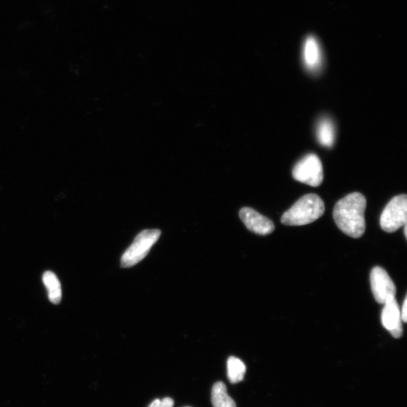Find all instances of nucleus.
Listing matches in <instances>:
<instances>
[{
    "label": "nucleus",
    "mask_w": 407,
    "mask_h": 407,
    "mask_svg": "<svg viewBox=\"0 0 407 407\" xmlns=\"http://www.w3.org/2000/svg\"><path fill=\"white\" fill-rule=\"evenodd\" d=\"M302 60L308 71L318 73L323 65V52L318 39L313 36L308 37L302 47Z\"/></svg>",
    "instance_id": "1a4fd4ad"
},
{
    "label": "nucleus",
    "mask_w": 407,
    "mask_h": 407,
    "mask_svg": "<svg viewBox=\"0 0 407 407\" xmlns=\"http://www.w3.org/2000/svg\"><path fill=\"white\" fill-rule=\"evenodd\" d=\"M227 367L228 378L231 383L236 384L243 379L246 373V366L240 359L234 356L230 357L228 359Z\"/></svg>",
    "instance_id": "ddd939ff"
},
{
    "label": "nucleus",
    "mask_w": 407,
    "mask_h": 407,
    "mask_svg": "<svg viewBox=\"0 0 407 407\" xmlns=\"http://www.w3.org/2000/svg\"><path fill=\"white\" fill-rule=\"evenodd\" d=\"M161 236L159 229H145L136 236L121 258L122 268H130L142 261Z\"/></svg>",
    "instance_id": "7ed1b4c3"
},
{
    "label": "nucleus",
    "mask_w": 407,
    "mask_h": 407,
    "mask_svg": "<svg viewBox=\"0 0 407 407\" xmlns=\"http://www.w3.org/2000/svg\"><path fill=\"white\" fill-rule=\"evenodd\" d=\"M212 401L214 407H236V403L227 392L225 384L217 382L214 384L212 392Z\"/></svg>",
    "instance_id": "f8f14e48"
},
{
    "label": "nucleus",
    "mask_w": 407,
    "mask_h": 407,
    "mask_svg": "<svg viewBox=\"0 0 407 407\" xmlns=\"http://www.w3.org/2000/svg\"><path fill=\"white\" fill-rule=\"evenodd\" d=\"M185 407H190V406H185Z\"/></svg>",
    "instance_id": "f3484780"
},
{
    "label": "nucleus",
    "mask_w": 407,
    "mask_h": 407,
    "mask_svg": "<svg viewBox=\"0 0 407 407\" xmlns=\"http://www.w3.org/2000/svg\"><path fill=\"white\" fill-rule=\"evenodd\" d=\"M325 212V206L321 197L313 193L305 195L287 210L282 217V223L286 226H304L319 219Z\"/></svg>",
    "instance_id": "f03ea898"
},
{
    "label": "nucleus",
    "mask_w": 407,
    "mask_h": 407,
    "mask_svg": "<svg viewBox=\"0 0 407 407\" xmlns=\"http://www.w3.org/2000/svg\"><path fill=\"white\" fill-rule=\"evenodd\" d=\"M406 231H407V227H406V225H404V236H405L406 239L407 238Z\"/></svg>",
    "instance_id": "dca6fc26"
},
{
    "label": "nucleus",
    "mask_w": 407,
    "mask_h": 407,
    "mask_svg": "<svg viewBox=\"0 0 407 407\" xmlns=\"http://www.w3.org/2000/svg\"><path fill=\"white\" fill-rule=\"evenodd\" d=\"M366 197L360 193L346 195L333 209V219L344 234L353 239L362 237L366 231Z\"/></svg>",
    "instance_id": "f257e3e1"
},
{
    "label": "nucleus",
    "mask_w": 407,
    "mask_h": 407,
    "mask_svg": "<svg viewBox=\"0 0 407 407\" xmlns=\"http://www.w3.org/2000/svg\"><path fill=\"white\" fill-rule=\"evenodd\" d=\"M370 284L372 292L378 304H384L388 300L395 298L396 287L387 272L381 267L376 266L371 271Z\"/></svg>",
    "instance_id": "423d86ee"
},
{
    "label": "nucleus",
    "mask_w": 407,
    "mask_h": 407,
    "mask_svg": "<svg viewBox=\"0 0 407 407\" xmlns=\"http://www.w3.org/2000/svg\"><path fill=\"white\" fill-rule=\"evenodd\" d=\"M317 137L319 143L328 148H331L335 142V127L329 118H323L317 127Z\"/></svg>",
    "instance_id": "9b49d317"
},
{
    "label": "nucleus",
    "mask_w": 407,
    "mask_h": 407,
    "mask_svg": "<svg viewBox=\"0 0 407 407\" xmlns=\"http://www.w3.org/2000/svg\"><path fill=\"white\" fill-rule=\"evenodd\" d=\"M239 217L244 225L252 232L260 236H267L275 230V225L271 219L267 218L251 207H243Z\"/></svg>",
    "instance_id": "0eeeda50"
},
{
    "label": "nucleus",
    "mask_w": 407,
    "mask_h": 407,
    "mask_svg": "<svg viewBox=\"0 0 407 407\" xmlns=\"http://www.w3.org/2000/svg\"><path fill=\"white\" fill-rule=\"evenodd\" d=\"M407 223V196H395L386 205L381 215L380 226L383 231L392 234Z\"/></svg>",
    "instance_id": "20e7f679"
},
{
    "label": "nucleus",
    "mask_w": 407,
    "mask_h": 407,
    "mask_svg": "<svg viewBox=\"0 0 407 407\" xmlns=\"http://www.w3.org/2000/svg\"><path fill=\"white\" fill-rule=\"evenodd\" d=\"M42 282L47 289L49 299L54 304H59L62 298V290L59 280L52 272H45L42 276Z\"/></svg>",
    "instance_id": "9d476101"
},
{
    "label": "nucleus",
    "mask_w": 407,
    "mask_h": 407,
    "mask_svg": "<svg viewBox=\"0 0 407 407\" xmlns=\"http://www.w3.org/2000/svg\"><path fill=\"white\" fill-rule=\"evenodd\" d=\"M294 178L302 183L318 188L323 180L321 161L316 154H309L298 161L293 169Z\"/></svg>",
    "instance_id": "39448f33"
},
{
    "label": "nucleus",
    "mask_w": 407,
    "mask_h": 407,
    "mask_svg": "<svg viewBox=\"0 0 407 407\" xmlns=\"http://www.w3.org/2000/svg\"><path fill=\"white\" fill-rule=\"evenodd\" d=\"M173 401L171 398H166L163 400L156 399L149 407H173Z\"/></svg>",
    "instance_id": "4468645a"
},
{
    "label": "nucleus",
    "mask_w": 407,
    "mask_h": 407,
    "mask_svg": "<svg viewBox=\"0 0 407 407\" xmlns=\"http://www.w3.org/2000/svg\"><path fill=\"white\" fill-rule=\"evenodd\" d=\"M382 312V323L394 338L399 339L403 335V321L401 310L396 299L388 300L384 304Z\"/></svg>",
    "instance_id": "6e6552de"
},
{
    "label": "nucleus",
    "mask_w": 407,
    "mask_h": 407,
    "mask_svg": "<svg viewBox=\"0 0 407 407\" xmlns=\"http://www.w3.org/2000/svg\"><path fill=\"white\" fill-rule=\"evenodd\" d=\"M401 315L402 321L404 323H406L407 322V299L406 298L405 299V300L403 302Z\"/></svg>",
    "instance_id": "2eb2a0df"
}]
</instances>
